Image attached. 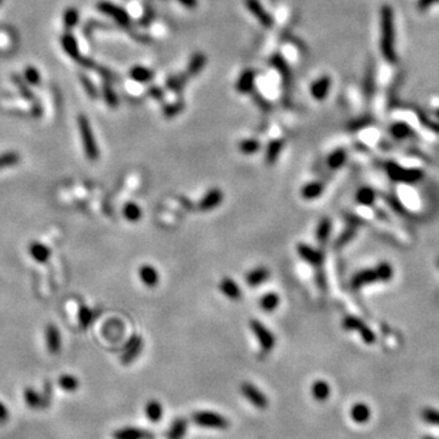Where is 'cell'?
<instances>
[{
	"label": "cell",
	"mask_w": 439,
	"mask_h": 439,
	"mask_svg": "<svg viewBox=\"0 0 439 439\" xmlns=\"http://www.w3.org/2000/svg\"><path fill=\"white\" fill-rule=\"evenodd\" d=\"M423 439H435V438L432 437V435H425V437H423Z\"/></svg>",
	"instance_id": "e7e4bbea"
},
{
	"label": "cell",
	"mask_w": 439,
	"mask_h": 439,
	"mask_svg": "<svg viewBox=\"0 0 439 439\" xmlns=\"http://www.w3.org/2000/svg\"><path fill=\"white\" fill-rule=\"evenodd\" d=\"M389 133L395 139H407V138L415 137L414 129L407 122H395L390 126Z\"/></svg>",
	"instance_id": "d4e9b609"
},
{
	"label": "cell",
	"mask_w": 439,
	"mask_h": 439,
	"mask_svg": "<svg viewBox=\"0 0 439 439\" xmlns=\"http://www.w3.org/2000/svg\"><path fill=\"white\" fill-rule=\"evenodd\" d=\"M342 324H343V328L347 331H357L366 344H374L375 343L376 341L375 333L372 332L371 328H369V327L357 317L355 316L344 317Z\"/></svg>",
	"instance_id": "ba28073f"
},
{
	"label": "cell",
	"mask_w": 439,
	"mask_h": 439,
	"mask_svg": "<svg viewBox=\"0 0 439 439\" xmlns=\"http://www.w3.org/2000/svg\"><path fill=\"white\" fill-rule=\"evenodd\" d=\"M80 81L81 83H82L84 91H86L87 94H88V97L91 98L92 100H97L99 98V92L97 87H95V84L93 83L88 78V76H86L84 74H80Z\"/></svg>",
	"instance_id": "ee69618b"
},
{
	"label": "cell",
	"mask_w": 439,
	"mask_h": 439,
	"mask_svg": "<svg viewBox=\"0 0 439 439\" xmlns=\"http://www.w3.org/2000/svg\"><path fill=\"white\" fill-rule=\"evenodd\" d=\"M375 83H376L375 66L370 65L368 66V70H366L365 78H363V82H362V92L368 100H370V99H372V97H374Z\"/></svg>",
	"instance_id": "4316f807"
},
{
	"label": "cell",
	"mask_w": 439,
	"mask_h": 439,
	"mask_svg": "<svg viewBox=\"0 0 439 439\" xmlns=\"http://www.w3.org/2000/svg\"><path fill=\"white\" fill-rule=\"evenodd\" d=\"M2 2H3V0H0V4H2Z\"/></svg>",
	"instance_id": "03108f58"
},
{
	"label": "cell",
	"mask_w": 439,
	"mask_h": 439,
	"mask_svg": "<svg viewBox=\"0 0 439 439\" xmlns=\"http://www.w3.org/2000/svg\"><path fill=\"white\" fill-rule=\"evenodd\" d=\"M77 123L78 128H80L81 137H82L83 149L84 153H86L87 159L91 161H97L99 159V155H100V152H99L98 144L95 142L91 122H89V120L87 119L86 115H80L77 117Z\"/></svg>",
	"instance_id": "7a4b0ae2"
},
{
	"label": "cell",
	"mask_w": 439,
	"mask_h": 439,
	"mask_svg": "<svg viewBox=\"0 0 439 439\" xmlns=\"http://www.w3.org/2000/svg\"><path fill=\"white\" fill-rule=\"evenodd\" d=\"M374 122L375 120L372 119V116H362L356 120H353V121L348 125V128L349 131H359V129L369 127V126L372 125Z\"/></svg>",
	"instance_id": "c3c4849f"
},
{
	"label": "cell",
	"mask_w": 439,
	"mask_h": 439,
	"mask_svg": "<svg viewBox=\"0 0 439 439\" xmlns=\"http://www.w3.org/2000/svg\"><path fill=\"white\" fill-rule=\"evenodd\" d=\"M188 422L185 419H177L173 421V423L170 427L167 438L168 439H183L186 432H187Z\"/></svg>",
	"instance_id": "d6a6232c"
},
{
	"label": "cell",
	"mask_w": 439,
	"mask_h": 439,
	"mask_svg": "<svg viewBox=\"0 0 439 439\" xmlns=\"http://www.w3.org/2000/svg\"><path fill=\"white\" fill-rule=\"evenodd\" d=\"M20 161V156L15 152H8L0 155V170L5 167H10L16 165Z\"/></svg>",
	"instance_id": "7dc6e473"
},
{
	"label": "cell",
	"mask_w": 439,
	"mask_h": 439,
	"mask_svg": "<svg viewBox=\"0 0 439 439\" xmlns=\"http://www.w3.org/2000/svg\"><path fill=\"white\" fill-rule=\"evenodd\" d=\"M145 414L152 422H159L162 417V407L158 400H150L145 405Z\"/></svg>",
	"instance_id": "60d3db41"
},
{
	"label": "cell",
	"mask_w": 439,
	"mask_h": 439,
	"mask_svg": "<svg viewBox=\"0 0 439 439\" xmlns=\"http://www.w3.org/2000/svg\"><path fill=\"white\" fill-rule=\"evenodd\" d=\"M378 281V275L376 269H368L359 271L351 278V288L353 289H360V288L365 287V285L372 284Z\"/></svg>",
	"instance_id": "7c38bea8"
},
{
	"label": "cell",
	"mask_w": 439,
	"mask_h": 439,
	"mask_svg": "<svg viewBox=\"0 0 439 439\" xmlns=\"http://www.w3.org/2000/svg\"><path fill=\"white\" fill-rule=\"evenodd\" d=\"M434 114H435V117H437V119L439 120V107H438V109H437V110H435V111H434Z\"/></svg>",
	"instance_id": "be15d7a7"
},
{
	"label": "cell",
	"mask_w": 439,
	"mask_h": 439,
	"mask_svg": "<svg viewBox=\"0 0 439 439\" xmlns=\"http://www.w3.org/2000/svg\"><path fill=\"white\" fill-rule=\"evenodd\" d=\"M188 76L186 74H179L176 76H171L167 78L166 81V87L167 89H170L173 93H181L183 88L186 87V83L188 81Z\"/></svg>",
	"instance_id": "8d00e7d4"
},
{
	"label": "cell",
	"mask_w": 439,
	"mask_h": 439,
	"mask_svg": "<svg viewBox=\"0 0 439 439\" xmlns=\"http://www.w3.org/2000/svg\"><path fill=\"white\" fill-rule=\"evenodd\" d=\"M384 167H386L388 177L393 182L414 185V183H417L423 178V171L419 170V168H405L393 161L387 162Z\"/></svg>",
	"instance_id": "3957f363"
},
{
	"label": "cell",
	"mask_w": 439,
	"mask_h": 439,
	"mask_svg": "<svg viewBox=\"0 0 439 439\" xmlns=\"http://www.w3.org/2000/svg\"><path fill=\"white\" fill-rule=\"evenodd\" d=\"M122 213H123V217L129 222H138L143 216L142 207L136 203H132V201H129V203H127L125 206H123Z\"/></svg>",
	"instance_id": "1f68e13d"
},
{
	"label": "cell",
	"mask_w": 439,
	"mask_h": 439,
	"mask_svg": "<svg viewBox=\"0 0 439 439\" xmlns=\"http://www.w3.org/2000/svg\"><path fill=\"white\" fill-rule=\"evenodd\" d=\"M331 230H332V222L328 217H323L318 222L317 228H316V238L320 243H324L328 239Z\"/></svg>",
	"instance_id": "ab89813d"
},
{
	"label": "cell",
	"mask_w": 439,
	"mask_h": 439,
	"mask_svg": "<svg viewBox=\"0 0 439 439\" xmlns=\"http://www.w3.org/2000/svg\"><path fill=\"white\" fill-rule=\"evenodd\" d=\"M148 94H149L150 97H152L153 99H155V100L161 101L162 99H164L165 93H164V91H162V89L160 88V87L152 86V87H149V89H148Z\"/></svg>",
	"instance_id": "9f6ffc18"
},
{
	"label": "cell",
	"mask_w": 439,
	"mask_h": 439,
	"mask_svg": "<svg viewBox=\"0 0 439 439\" xmlns=\"http://www.w3.org/2000/svg\"><path fill=\"white\" fill-rule=\"evenodd\" d=\"M386 200H387V203L389 204L390 206H392V209L394 210V211H396L399 213L405 212V209H404V206H403L401 201L399 200L396 197H394V195H388V197H386Z\"/></svg>",
	"instance_id": "db71d44e"
},
{
	"label": "cell",
	"mask_w": 439,
	"mask_h": 439,
	"mask_svg": "<svg viewBox=\"0 0 439 439\" xmlns=\"http://www.w3.org/2000/svg\"><path fill=\"white\" fill-rule=\"evenodd\" d=\"M311 393L317 401H326L331 394V387L326 381L318 380L311 386Z\"/></svg>",
	"instance_id": "f546056e"
},
{
	"label": "cell",
	"mask_w": 439,
	"mask_h": 439,
	"mask_svg": "<svg viewBox=\"0 0 439 439\" xmlns=\"http://www.w3.org/2000/svg\"><path fill=\"white\" fill-rule=\"evenodd\" d=\"M206 56L204 55L203 53H195L193 56H192L191 60H189L188 62V67H187V76L192 77V76H197V75H199L201 71H203V68L205 67L206 65Z\"/></svg>",
	"instance_id": "cb8c5ba5"
},
{
	"label": "cell",
	"mask_w": 439,
	"mask_h": 439,
	"mask_svg": "<svg viewBox=\"0 0 439 439\" xmlns=\"http://www.w3.org/2000/svg\"><path fill=\"white\" fill-rule=\"evenodd\" d=\"M13 82L16 84L21 97L26 99L27 101H31V103L35 100L34 93H33L32 89L28 87V83L26 82L25 78H21L19 75H13Z\"/></svg>",
	"instance_id": "836d02e7"
},
{
	"label": "cell",
	"mask_w": 439,
	"mask_h": 439,
	"mask_svg": "<svg viewBox=\"0 0 439 439\" xmlns=\"http://www.w3.org/2000/svg\"><path fill=\"white\" fill-rule=\"evenodd\" d=\"M29 252L38 263H47L48 259L50 258V249L41 243H32L29 246Z\"/></svg>",
	"instance_id": "d590c367"
},
{
	"label": "cell",
	"mask_w": 439,
	"mask_h": 439,
	"mask_svg": "<svg viewBox=\"0 0 439 439\" xmlns=\"http://www.w3.org/2000/svg\"><path fill=\"white\" fill-rule=\"evenodd\" d=\"M60 384H61L65 389L72 390L77 387V381L76 378H74L72 376H64V377H61V380H60Z\"/></svg>",
	"instance_id": "11a10c76"
},
{
	"label": "cell",
	"mask_w": 439,
	"mask_h": 439,
	"mask_svg": "<svg viewBox=\"0 0 439 439\" xmlns=\"http://www.w3.org/2000/svg\"><path fill=\"white\" fill-rule=\"evenodd\" d=\"M46 341L50 353L58 354L60 348H61V336H60V331L54 324H49L47 327Z\"/></svg>",
	"instance_id": "44dd1931"
},
{
	"label": "cell",
	"mask_w": 439,
	"mask_h": 439,
	"mask_svg": "<svg viewBox=\"0 0 439 439\" xmlns=\"http://www.w3.org/2000/svg\"><path fill=\"white\" fill-rule=\"evenodd\" d=\"M297 252L300 259H303L305 263L309 265L318 266L323 263V254L317 249L312 248V246L305 244V243H299L297 246Z\"/></svg>",
	"instance_id": "30bf717a"
},
{
	"label": "cell",
	"mask_w": 439,
	"mask_h": 439,
	"mask_svg": "<svg viewBox=\"0 0 439 439\" xmlns=\"http://www.w3.org/2000/svg\"><path fill=\"white\" fill-rule=\"evenodd\" d=\"M143 348V342L139 337H133L131 341L128 342V344L126 345L125 353L122 355V362L123 363H131L136 357L139 355L140 351Z\"/></svg>",
	"instance_id": "ffe728a7"
},
{
	"label": "cell",
	"mask_w": 439,
	"mask_h": 439,
	"mask_svg": "<svg viewBox=\"0 0 439 439\" xmlns=\"http://www.w3.org/2000/svg\"><path fill=\"white\" fill-rule=\"evenodd\" d=\"M354 234H355V231H354L353 228H349V230H347L344 233L342 234L341 238H339L338 242H337V244H338V245L345 244V243H348L349 240L353 238Z\"/></svg>",
	"instance_id": "6f0895ef"
},
{
	"label": "cell",
	"mask_w": 439,
	"mask_h": 439,
	"mask_svg": "<svg viewBox=\"0 0 439 439\" xmlns=\"http://www.w3.org/2000/svg\"><path fill=\"white\" fill-rule=\"evenodd\" d=\"M185 107L186 105L183 101H176V103L168 104L162 109V115H164V117H166V119H173V117L179 115V114L185 110Z\"/></svg>",
	"instance_id": "f6af8a7d"
},
{
	"label": "cell",
	"mask_w": 439,
	"mask_h": 439,
	"mask_svg": "<svg viewBox=\"0 0 439 439\" xmlns=\"http://www.w3.org/2000/svg\"><path fill=\"white\" fill-rule=\"evenodd\" d=\"M350 416L354 422L362 425V423H366L370 420L371 411H370V408L368 405L363 404V403H359V404H355L351 408Z\"/></svg>",
	"instance_id": "484cf974"
},
{
	"label": "cell",
	"mask_w": 439,
	"mask_h": 439,
	"mask_svg": "<svg viewBox=\"0 0 439 439\" xmlns=\"http://www.w3.org/2000/svg\"><path fill=\"white\" fill-rule=\"evenodd\" d=\"M245 5L252 16L259 21L260 25L266 27V28H270V27L273 26L272 16L267 13L259 0H245Z\"/></svg>",
	"instance_id": "9c48e42d"
},
{
	"label": "cell",
	"mask_w": 439,
	"mask_h": 439,
	"mask_svg": "<svg viewBox=\"0 0 439 439\" xmlns=\"http://www.w3.org/2000/svg\"><path fill=\"white\" fill-rule=\"evenodd\" d=\"M283 145H284V142L281 139L271 140V142L269 143V145H267V149H266V156H265V160L267 164L272 165L278 160L279 155H281L282 150H283Z\"/></svg>",
	"instance_id": "f1b7e54d"
},
{
	"label": "cell",
	"mask_w": 439,
	"mask_h": 439,
	"mask_svg": "<svg viewBox=\"0 0 439 439\" xmlns=\"http://www.w3.org/2000/svg\"><path fill=\"white\" fill-rule=\"evenodd\" d=\"M376 200V193L372 188L362 187L357 191L356 201L363 206H371Z\"/></svg>",
	"instance_id": "f35d334b"
},
{
	"label": "cell",
	"mask_w": 439,
	"mask_h": 439,
	"mask_svg": "<svg viewBox=\"0 0 439 439\" xmlns=\"http://www.w3.org/2000/svg\"><path fill=\"white\" fill-rule=\"evenodd\" d=\"M378 275V281L388 282L393 278V267L388 263H381L375 267Z\"/></svg>",
	"instance_id": "bcb514c9"
},
{
	"label": "cell",
	"mask_w": 439,
	"mask_h": 439,
	"mask_svg": "<svg viewBox=\"0 0 439 439\" xmlns=\"http://www.w3.org/2000/svg\"><path fill=\"white\" fill-rule=\"evenodd\" d=\"M271 65L273 67L276 68L279 72V75H281L282 77V82H283V86L285 88H288L290 84L291 81V72L289 66H288L287 61H285L283 56L278 55V54H276V55H273L271 58Z\"/></svg>",
	"instance_id": "d6986e66"
},
{
	"label": "cell",
	"mask_w": 439,
	"mask_h": 439,
	"mask_svg": "<svg viewBox=\"0 0 439 439\" xmlns=\"http://www.w3.org/2000/svg\"><path fill=\"white\" fill-rule=\"evenodd\" d=\"M61 46L62 49L65 50V53L75 61H78L82 55H81L80 49H78V43L75 38V35L72 34L70 31H66L65 34H62L61 37Z\"/></svg>",
	"instance_id": "e0dca14e"
},
{
	"label": "cell",
	"mask_w": 439,
	"mask_h": 439,
	"mask_svg": "<svg viewBox=\"0 0 439 439\" xmlns=\"http://www.w3.org/2000/svg\"><path fill=\"white\" fill-rule=\"evenodd\" d=\"M222 201H224V193H222L221 189L211 188L201 198L199 207L203 211H211V210L221 205Z\"/></svg>",
	"instance_id": "8fae6325"
},
{
	"label": "cell",
	"mask_w": 439,
	"mask_h": 439,
	"mask_svg": "<svg viewBox=\"0 0 439 439\" xmlns=\"http://www.w3.org/2000/svg\"><path fill=\"white\" fill-rule=\"evenodd\" d=\"M250 330L251 332L254 333V336L257 337L259 344H260V347L264 351L269 353V351H271L272 349L275 348L276 337L263 322H260L259 320H251Z\"/></svg>",
	"instance_id": "5b68a950"
},
{
	"label": "cell",
	"mask_w": 439,
	"mask_h": 439,
	"mask_svg": "<svg viewBox=\"0 0 439 439\" xmlns=\"http://www.w3.org/2000/svg\"><path fill=\"white\" fill-rule=\"evenodd\" d=\"M417 116H419L420 122L422 123L423 126H425L426 128L432 129L433 132H435V133H439V123L432 121V120H429V117H427V115L423 111L419 110L417 111Z\"/></svg>",
	"instance_id": "816d5d0a"
},
{
	"label": "cell",
	"mask_w": 439,
	"mask_h": 439,
	"mask_svg": "<svg viewBox=\"0 0 439 439\" xmlns=\"http://www.w3.org/2000/svg\"><path fill=\"white\" fill-rule=\"evenodd\" d=\"M129 77L139 83H147L154 78V72L144 66H133L129 70Z\"/></svg>",
	"instance_id": "83f0119b"
},
{
	"label": "cell",
	"mask_w": 439,
	"mask_h": 439,
	"mask_svg": "<svg viewBox=\"0 0 439 439\" xmlns=\"http://www.w3.org/2000/svg\"><path fill=\"white\" fill-rule=\"evenodd\" d=\"M324 191V186L321 182L312 181L304 185L300 189V195L305 200H315L322 195Z\"/></svg>",
	"instance_id": "7402d4cb"
},
{
	"label": "cell",
	"mask_w": 439,
	"mask_h": 439,
	"mask_svg": "<svg viewBox=\"0 0 439 439\" xmlns=\"http://www.w3.org/2000/svg\"><path fill=\"white\" fill-rule=\"evenodd\" d=\"M238 149L242 154L251 155L261 149V143L258 139H252V138H250V139H243L238 144Z\"/></svg>",
	"instance_id": "b9f144b4"
},
{
	"label": "cell",
	"mask_w": 439,
	"mask_h": 439,
	"mask_svg": "<svg viewBox=\"0 0 439 439\" xmlns=\"http://www.w3.org/2000/svg\"><path fill=\"white\" fill-rule=\"evenodd\" d=\"M255 86V72L251 68H246L240 74L236 83V89L237 92L240 94H249L254 91Z\"/></svg>",
	"instance_id": "9a60e30c"
},
{
	"label": "cell",
	"mask_w": 439,
	"mask_h": 439,
	"mask_svg": "<svg viewBox=\"0 0 439 439\" xmlns=\"http://www.w3.org/2000/svg\"><path fill=\"white\" fill-rule=\"evenodd\" d=\"M23 76H25L26 82L31 84V86H39V84H41V74H39V71L35 67H33V66H27L25 68Z\"/></svg>",
	"instance_id": "681fc988"
},
{
	"label": "cell",
	"mask_w": 439,
	"mask_h": 439,
	"mask_svg": "<svg viewBox=\"0 0 439 439\" xmlns=\"http://www.w3.org/2000/svg\"><path fill=\"white\" fill-rule=\"evenodd\" d=\"M331 84H332V81H331L330 76H322L318 78L317 81H315V82L311 84L310 88L312 98L317 101L324 100L330 93Z\"/></svg>",
	"instance_id": "5bb4252c"
},
{
	"label": "cell",
	"mask_w": 439,
	"mask_h": 439,
	"mask_svg": "<svg viewBox=\"0 0 439 439\" xmlns=\"http://www.w3.org/2000/svg\"><path fill=\"white\" fill-rule=\"evenodd\" d=\"M220 290L224 294L225 297H227L231 300H239L242 298V289L234 279L231 277H224L220 281L218 284Z\"/></svg>",
	"instance_id": "2e32d148"
},
{
	"label": "cell",
	"mask_w": 439,
	"mask_h": 439,
	"mask_svg": "<svg viewBox=\"0 0 439 439\" xmlns=\"http://www.w3.org/2000/svg\"><path fill=\"white\" fill-rule=\"evenodd\" d=\"M97 8L100 13L113 17L120 26L128 27L129 23H131V17H129L127 11L123 10L122 8L117 7L115 4H113V3L101 0V2H99L97 4Z\"/></svg>",
	"instance_id": "8992f818"
},
{
	"label": "cell",
	"mask_w": 439,
	"mask_h": 439,
	"mask_svg": "<svg viewBox=\"0 0 439 439\" xmlns=\"http://www.w3.org/2000/svg\"><path fill=\"white\" fill-rule=\"evenodd\" d=\"M139 278L142 283L148 288L156 287L159 284V281H160L158 270L154 266L148 265V264L139 267Z\"/></svg>",
	"instance_id": "ac0fdd59"
},
{
	"label": "cell",
	"mask_w": 439,
	"mask_h": 439,
	"mask_svg": "<svg viewBox=\"0 0 439 439\" xmlns=\"http://www.w3.org/2000/svg\"><path fill=\"white\" fill-rule=\"evenodd\" d=\"M255 101H257V104L259 105V106H260V109H263L265 111L270 110L269 101H266L265 99H264L263 97H260V95H257V98H255Z\"/></svg>",
	"instance_id": "94428289"
},
{
	"label": "cell",
	"mask_w": 439,
	"mask_h": 439,
	"mask_svg": "<svg viewBox=\"0 0 439 439\" xmlns=\"http://www.w3.org/2000/svg\"><path fill=\"white\" fill-rule=\"evenodd\" d=\"M178 2L181 3L183 7L191 9V10L198 7V0H178Z\"/></svg>",
	"instance_id": "6125c7cd"
},
{
	"label": "cell",
	"mask_w": 439,
	"mask_h": 439,
	"mask_svg": "<svg viewBox=\"0 0 439 439\" xmlns=\"http://www.w3.org/2000/svg\"><path fill=\"white\" fill-rule=\"evenodd\" d=\"M380 48L383 59L388 64H395V27H394V13L389 5H383L381 9V41Z\"/></svg>",
	"instance_id": "6da1fadb"
},
{
	"label": "cell",
	"mask_w": 439,
	"mask_h": 439,
	"mask_svg": "<svg viewBox=\"0 0 439 439\" xmlns=\"http://www.w3.org/2000/svg\"><path fill=\"white\" fill-rule=\"evenodd\" d=\"M437 3H439V0H419L417 2V9L423 13V11H426L427 9H429L432 5L437 4Z\"/></svg>",
	"instance_id": "680465c9"
},
{
	"label": "cell",
	"mask_w": 439,
	"mask_h": 439,
	"mask_svg": "<svg viewBox=\"0 0 439 439\" xmlns=\"http://www.w3.org/2000/svg\"><path fill=\"white\" fill-rule=\"evenodd\" d=\"M347 150L345 149H336L335 152L331 153L328 159H327V165L332 170H338L343 167V165L347 161Z\"/></svg>",
	"instance_id": "e575fe53"
},
{
	"label": "cell",
	"mask_w": 439,
	"mask_h": 439,
	"mask_svg": "<svg viewBox=\"0 0 439 439\" xmlns=\"http://www.w3.org/2000/svg\"><path fill=\"white\" fill-rule=\"evenodd\" d=\"M240 393L248 399L250 404L254 405L255 408L260 409V410H264V409L269 407V399H267L266 394L261 392L257 386L249 383V382H244L240 386Z\"/></svg>",
	"instance_id": "52a82bcc"
},
{
	"label": "cell",
	"mask_w": 439,
	"mask_h": 439,
	"mask_svg": "<svg viewBox=\"0 0 439 439\" xmlns=\"http://www.w3.org/2000/svg\"><path fill=\"white\" fill-rule=\"evenodd\" d=\"M32 110L31 114L33 115V117H35V119H38V117L42 116V114H43V109H42V105L38 103V101H32Z\"/></svg>",
	"instance_id": "91938a15"
},
{
	"label": "cell",
	"mask_w": 439,
	"mask_h": 439,
	"mask_svg": "<svg viewBox=\"0 0 439 439\" xmlns=\"http://www.w3.org/2000/svg\"><path fill=\"white\" fill-rule=\"evenodd\" d=\"M80 20V14H78L77 9L67 8L64 14V27L66 31H71L75 26L78 23Z\"/></svg>",
	"instance_id": "7bdbcfd3"
},
{
	"label": "cell",
	"mask_w": 439,
	"mask_h": 439,
	"mask_svg": "<svg viewBox=\"0 0 439 439\" xmlns=\"http://www.w3.org/2000/svg\"><path fill=\"white\" fill-rule=\"evenodd\" d=\"M101 94H103L105 103L109 105L110 107L115 109L117 105H119V98H117L116 93H115V91H114L110 81L104 80L103 86H101Z\"/></svg>",
	"instance_id": "74e56055"
},
{
	"label": "cell",
	"mask_w": 439,
	"mask_h": 439,
	"mask_svg": "<svg viewBox=\"0 0 439 439\" xmlns=\"http://www.w3.org/2000/svg\"><path fill=\"white\" fill-rule=\"evenodd\" d=\"M270 270L267 269L265 266H259L255 267V269H252L246 273L245 276V281L246 284L249 285V287L251 288H257L260 287L261 284H264L267 279L270 278Z\"/></svg>",
	"instance_id": "4fadbf2b"
},
{
	"label": "cell",
	"mask_w": 439,
	"mask_h": 439,
	"mask_svg": "<svg viewBox=\"0 0 439 439\" xmlns=\"http://www.w3.org/2000/svg\"><path fill=\"white\" fill-rule=\"evenodd\" d=\"M78 318H80L81 326H82L83 328H86V327H88L89 323L92 322L93 312L89 310L88 308H86V306H82L80 310V314H78Z\"/></svg>",
	"instance_id": "f5cc1de1"
},
{
	"label": "cell",
	"mask_w": 439,
	"mask_h": 439,
	"mask_svg": "<svg viewBox=\"0 0 439 439\" xmlns=\"http://www.w3.org/2000/svg\"><path fill=\"white\" fill-rule=\"evenodd\" d=\"M115 439H154V435L140 428H123L115 433Z\"/></svg>",
	"instance_id": "603a6c76"
},
{
	"label": "cell",
	"mask_w": 439,
	"mask_h": 439,
	"mask_svg": "<svg viewBox=\"0 0 439 439\" xmlns=\"http://www.w3.org/2000/svg\"><path fill=\"white\" fill-rule=\"evenodd\" d=\"M279 303H281V298H279L278 294L275 293V291H269L265 296L260 298V303L259 304H260V308L264 311L272 312L278 308Z\"/></svg>",
	"instance_id": "4dcf8cb0"
},
{
	"label": "cell",
	"mask_w": 439,
	"mask_h": 439,
	"mask_svg": "<svg viewBox=\"0 0 439 439\" xmlns=\"http://www.w3.org/2000/svg\"><path fill=\"white\" fill-rule=\"evenodd\" d=\"M422 419L425 422L429 423V425H435L439 426V411L435 409L426 408L422 410Z\"/></svg>",
	"instance_id": "f907efd6"
},
{
	"label": "cell",
	"mask_w": 439,
	"mask_h": 439,
	"mask_svg": "<svg viewBox=\"0 0 439 439\" xmlns=\"http://www.w3.org/2000/svg\"><path fill=\"white\" fill-rule=\"evenodd\" d=\"M192 420L198 426L207 427V428L225 429L230 425L226 417L220 414L211 413V411H198V413L193 414Z\"/></svg>",
	"instance_id": "277c9868"
}]
</instances>
